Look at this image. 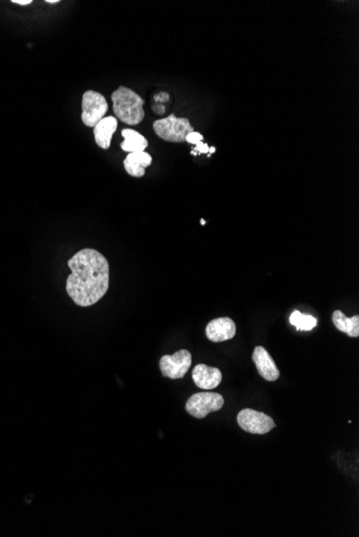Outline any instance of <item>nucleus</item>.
<instances>
[{
    "instance_id": "nucleus-17",
    "label": "nucleus",
    "mask_w": 359,
    "mask_h": 537,
    "mask_svg": "<svg viewBox=\"0 0 359 537\" xmlns=\"http://www.w3.org/2000/svg\"><path fill=\"white\" fill-rule=\"evenodd\" d=\"M203 141V135H200L199 133H196V131H193V133H189V135H187V143L193 144V145H197V144L200 143V142Z\"/></svg>"
},
{
    "instance_id": "nucleus-20",
    "label": "nucleus",
    "mask_w": 359,
    "mask_h": 537,
    "mask_svg": "<svg viewBox=\"0 0 359 537\" xmlns=\"http://www.w3.org/2000/svg\"><path fill=\"white\" fill-rule=\"evenodd\" d=\"M153 109H154V112H156L157 114L161 115V114L165 113L166 109L163 105H156V107H153Z\"/></svg>"
},
{
    "instance_id": "nucleus-10",
    "label": "nucleus",
    "mask_w": 359,
    "mask_h": 537,
    "mask_svg": "<svg viewBox=\"0 0 359 537\" xmlns=\"http://www.w3.org/2000/svg\"><path fill=\"white\" fill-rule=\"evenodd\" d=\"M195 384L201 389H214L222 382L223 375L219 369L199 364L191 372Z\"/></svg>"
},
{
    "instance_id": "nucleus-9",
    "label": "nucleus",
    "mask_w": 359,
    "mask_h": 537,
    "mask_svg": "<svg viewBox=\"0 0 359 537\" xmlns=\"http://www.w3.org/2000/svg\"><path fill=\"white\" fill-rule=\"evenodd\" d=\"M252 358L261 377H264L265 380L269 381V382H274V381L278 380L280 377V371H279L271 355L267 352V350H265L264 347H255Z\"/></svg>"
},
{
    "instance_id": "nucleus-6",
    "label": "nucleus",
    "mask_w": 359,
    "mask_h": 537,
    "mask_svg": "<svg viewBox=\"0 0 359 537\" xmlns=\"http://www.w3.org/2000/svg\"><path fill=\"white\" fill-rule=\"evenodd\" d=\"M237 422L243 430L252 434H266L275 428L274 421L270 416L253 409L241 411L237 416Z\"/></svg>"
},
{
    "instance_id": "nucleus-18",
    "label": "nucleus",
    "mask_w": 359,
    "mask_h": 537,
    "mask_svg": "<svg viewBox=\"0 0 359 537\" xmlns=\"http://www.w3.org/2000/svg\"><path fill=\"white\" fill-rule=\"evenodd\" d=\"M155 100H156V101H168L169 95L166 93H159V95H157L156 97H155Z\"/></svg>"
},
{
    "instance_id": "nucleus-1",
    "label": "nucleus",
    "mask_w": 359,
    "mask_h": 537,
    "mask_svg": "<svg viewBox=\"0 0 359 537\" xmlns=\"http://www.w3.org/2000/svg\"><path fill=\"white\" fill-rule=\"evenodd\" d=\"M68 266L66 291L80 307H89L101 301L109 289L110 266L108 259L95 249H83L75 253Z\"/></svg>"
},
{
    "instance_id": "nucleus-15",
    "label": "nucleus",
    "mask_w": 359,
    "mask_h": 537,
    "mask_svg": "<svg viewBox=\"0 0 359 537\" xmlns=\"http://www.w3.org/2000/svg\"><path fill=\"white\" fill-rule=\"evenodd\" d=\"M289 322L293 326L296 327L298 331H312L317 325V320L312 315H303L299 311L294 312L289 317Z\"/></svg>"
},
{
    "instance_id": "nucleus-22",
    "label": "nucleus",
    "mask_w": 359,
    "mask_h": 537,
    "mask_svg": "<svg viewBox=\"0 0 359 537\" xmlns=\"http://www.w3.org/2000/svg\"><path fill=\"white\" fill-rule=\"evenodd\" d=\"M45 3H59V0H47V1H45Z\"/></svg>"
},
{
    "instance_id": "nucleus-2",
    "label": "nucleus",
    "mask_w": 359,
    "mask_h": 537,
    "mask_svg": "<svg viewBox=\"0 0 359 537\" xmlns=\"http://www.w3.org/2000/svg\"><path fill=\"white\" fill-rule=\"evenodd\" d=\"M113 112L119 121L127 125L135 126L145 119V100L133 89L121 86L111 96Z\"/></svg>"
},
{
    "instance_id": "nucleus-5",
    "label": "nucleus",
    "mask_w": 359,
    "mask_h": 537,
    "mask_svg": "<svg viewBox=\"0 0 359 537\" xmlns=\"http://www.w3.org/2000/svg\"><path fill=\"white\" fill-rule=\"evenodd\" d=\"M107 111V100L101 93L85 91L82 99V121L87 127H95L105 117Z\"/></svg>"
},
{
    "instance_id": "nucleus-21",
    "label": "nucleus",
    "mask_w": 359,
    "mask_h": 537,
    "mask_svg": "<svg viewBox=\"0 0 359 537\" xmlns=\"http://www.w3.org/2000/svg\"><path fill=\"white\" fill-rule=\"evenodd\" d=\"M217 151V149L215 147H210V151H209L208 157H211V155H212L213 153H215Z\"/></svg>"
},
{
    "instance_id": "nucleus-16",
    "label": "nucleus",
    "mask_w": 359,
    "mask_h": 537,
    "mask_svg": "<svg viewBox=\"0 0 359 537\" xmlns=\"http://www.w3.org/2000/svg\"><path fill=\"white\" fill-rule=\"evenodd\" d=\"M209 151H210V147L208 146V144L200 142V143L195 145V149L191 151V153L193 156H198L201 155V153H207L208 155Z\"/></svg>"
},
{
    "instance_id": "nucleus-8",
    "label": "nucleus",
    "mask_w": 359,
    "mask_h": 537,
    "mask_svg": "<svg viewBox=\"0 0 359 537\" xmlns=\"http://www.w3.org/2000/svg\"><path fill=\"white\" fill-rule=\"evenodd\" d=\"M205 335L213 342L230 340L236 335V324L229 317L214 319L205 328Z\"/></svg>"
},
{
    "instance_id": "nucleus-11",
    "label": "nucleus",
    "mask_w": 359,
    "mask_h": 537,
    "mask_svg": "<svg viewBox=\"0 0 359 537\" xmlns=\"http://www.w3.org/2000/svg\"><path fill=\"white\" fill-rule=\"evenodd\" d=\"M117 119L115 116L103 117L97 125L94 127V137L96 143L101 149H108L111 145V139L117 129Z\"/></svg>"
},
{
    "instance_id": "nucleus-19",
    "label": "nucleus",
    "mask_w": 359,
    "mask_h": 537,
    "mask_svg": "<svg viewBox=\"0 0 359 537\" xmlns=\"http://www.w3.org/2000/svg\"><path fill=\"white\" fill-rule=\"evenodd\" d=\"M12 3H17V5L27 6L31 5L33 1H31V0H13Z\"/></svg>"
},
{
    "instance_id": "nucleus-23",
    "label": "nucleus",
    "mask_w": 359,
    "mask_h": 537,
    "mask_svg": "<svg viewBox=\"0 0 359 537\" xmlns=\"http://www.w3.org/2000/svg\"><path fill=\"white\" fill-rule=\"evenodd\" d=\"M201 225H205V220H201Z\"/></svg>"
},
{
    "instance_id": "nucleus-12",
    "label": "nucleus",
    "mask_w": 359,
    "mask_h": 537,
    "mask_svg": "<svg viewBox=\"0 0 359 537\" xmlns=\"http://www.w3.org/2000/svg\"><path fill=\"white\" fill-rule=\"evenodd\" d=\"M152 165V156L147 151L129 153L124 160V167L133 177H142L145 169Z\"/></svg>"
},
{
    "instance_id": "nucleus-4",
    "label": "nucleus",
    "mask_w": 359,
    "mask_h": 537,
    "mask_svg": "<svg viewBox=\"0 0 359 537\" xmlns=\"http://www.w3.org/2000/svg\"><path fill=\"white\" fill-rule=\"evenodd\" d=\"M224 402L222 395L203 391V393L193 395L187 400L185 409L191 416L203 419L210 413L221 410L224 407Z\"/></svg>"
},
{
    "instance_id": "nucleus-13",
    "label": "nucleus",
    "mask_w": 359,
    "mask_h": 537,
    "mask_svg": "<svg viewBox=\"0 0 359 537\" xmlns=\"http://www.w3.org/2000/svg\"><path fill=\"white\" fill-rule=\"evenodd\" d=\"M122 137H124V141L121 144V149L129 153L145 151L149 145L147 139L135 130L124 129L122 131Z\"/></svg>"
},
{
    "instance_id": "nucleus-3",
    "label": "nucleus",
    "mask_w": 359,
    "mask_h": 537,
    "mask_svg": "<svg viewBox=\"0 0 359 537\" xmlns=\"http://www.w3.org/2000/svg\"><path fill=\"white\" fill-rule=\"evenodd\" d=\"M153 129L163 141L173 143L186 142L187 135L195 131L189 119H177L175 114H171L167 119L154 121Z\"/></svg>"
},
{
    "instance_id": "nucleus-7",
    "label": "nucleus",
    "mask_w": 359,
    "mask_h": 537,
    "mask_svg": "<svg viewBox=\"0 0 359 537\" xmlns=\"http://www.w3.org/2000/svg\"><path fill=\"white\" fill-rule=\"evenodd\" d=\"M191 365V355L187 350H180L173 355H165L159 361L161 375L173 380L182 379Z\"/></svg>"
},
{
    "instance_id": "nucleus-14",
    "label": "nucleus",
    "mask_w": 359,
    "mask_h": 537,
    "mask_svg": "<svg viewBox=\"0 0 359 537\" xmlns=\"http://www.w3.org/2000/svg\"><path fill=\"white\" fill-rule=\"evenodd\" d=\"M332 322L339 331L346 333L348 336L352 338L359 336V315L348 317L340 310H336L332 315Z\"/></svg>"
}]
</instances>
